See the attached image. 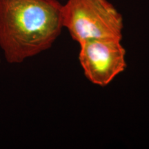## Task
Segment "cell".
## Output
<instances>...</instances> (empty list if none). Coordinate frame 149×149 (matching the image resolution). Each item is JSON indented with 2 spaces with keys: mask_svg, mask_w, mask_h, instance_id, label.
Here are the masks:
<instances>
[{
  "mask_svg": "<svg viewBox=\"0 0 149 149\" xmlns=\"http://www.w3.org/2000/svg\"><path fill=\"white\" fill-rule=\"evenodd\" d=\"M59 1H61V0H59Z\"/></svg>",
  "mask_w": 149,
  "mask_h": 149,
  "instance_id": "4",
  "label": "cell"
},
{
  "mask_svg": "<svg viewBox=\"0 0 149 149\" xmlns=\"http://www.w3.org/2000/svg\"><path fill=\"white\" fill-rule=\"evenodd\" d=\"M79 46V62L86 77L94 84L105 86L125 70L126 51L121 40H92Z\"/></svg>",
  "mask_w": 149,
  "mask_h": 149,
  "instance_id": "3",
  "label": "cell"
},
{
  "mask_svg": "<svg viewBox=\"0 0 149 149\" xmlns=\"http://www.w3.org/2000/svg\"><path fill=\"white\" fill-rule=\"evenodd\" d=\"M61 19L72 40L81 44L101 39L122 40V14L108 0H67Z\"/></svg>",
  "mask_w": 149,
  "mask_h": 149,
  "instance_id": "2",
  "label": "cell"
},
{
  "mask_svg": "<svg viewBox=\"0 0 149 149\" xmlns=\"http://www.w3.org/2000/svg\"><path fill=\"white\" fill-rule=\"evenodd\" d=\"M59 0H0V48L9 64L49 49L63 29Z\"/></svg>",
  "mask_w": 149,
  "mask_h": 149,
  "instance_id": "1",
  "label": "cell"
}]
</instances>
